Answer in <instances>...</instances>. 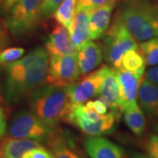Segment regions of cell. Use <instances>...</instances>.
Wrapping results in <instances>:
<instances>
[{
    "instance_id": "6da1fadb",
    "label": "cell",
    "mask_w": 158,
    "mask_h": 158,
    "mask_svg": "<svg viewBox=\"0 0 158 158\" xmlns=\"http://www.w3.org/2000/svg\"><path fill=\"white\" fill-rule=\"evenodd\" d=\"M48 66L49 55L41 47L35 48L17 61L3 65L6 102L19 103L46 85Z\"/></svg>"
},
{
    "instance_id": "7a4b0ae2",
    "label": "cell",
    "mask_w": 158,
    "mask_h": 158,
    "mask_svg": "<svg viewBox=\"0 0 158 158\" xmlns=\"http://www.w3.org/2000/svg\"><path fill=\"white\" fill-rule=\"evenodd\" d=\"M29 98L31 111L48 126L56 127L60 122L66 121L71 107L66 86L44 85Z\"/></svg>"
},
{
    "instance_id": "3957f363",
    "label": "cell",
    "mask_w": 158,
    "mask_h": 158,
    "mask_svg": "<svg viewBox=\"0 0 158 158\" xmlns=\"http://www.w3.org/2000/svg\"><path fill=\"white\" fill-rule=\"evenodd\" d=\"M138 41L158 37V4L149 0H129L116 13Z\"/></svg>"
},
{
    "instance_id": "277c9868",
    "label": "cell",
    "mask_w": 158,
    "mask_h": 158,
    "mask_svg": "<svg viewBox=\"0 0 158 158\" xmlns=\"http://www.w3.org/2000/svg\"><path fill=\"white\" fill-rule=\"evenodd\" d=\"M118 110L100 114L85 104L72 105L66 121L73 124L88 136H102L112 133L119 118Z\"/></svg>"
},
{
    "instance_id": "5b68a950",
    "label": "cell",
    "mask_w": 158,
    "mask_h": 158,
    "mask_svg": "<svg viewBox=\"0 0 158 158\" xmlns=\"http://www.w3.org/2000/svg\"><path fill=\"white\" fill-rule=\"evenodd\" d=\"M102 47L106 62L114 69L121 68L126 52L138 49L136 39L117 16L105 34Z\"/></svg>"
},
{
    "instance_id": "8992f818",
    "label": "cell",
    "mask_w": 158,
    "mask_h": 158,
    "mask_svg": "<svg viewBox=\"0 0 158 158\" xmlns=\"http://www.w3.org/2000/svg\"><path fill=\"white\" fill-rule=\"evenodd\" d=\"M44 0H19L6 15L5 26L14 37L30 34L41 19Z\"/></svg>"
},
{
    "instance_id": "52a82bcc",
    "label": "cell",
    "mask_w": 158,
    "mask_h": 158,
    "mask_svg": "<svg viewBox=\"0 0 158 158\" xmlns=\"http://www.w3.org/2000/svg\"><path fill=\"white\" fill-rule=\"evenodd\" d=\"M54 127L45 124L33 112L19 111L13 115L7 128L10 137L19 139H32L46 142L51 135Z\"/></svg>"
},
{
    "instance_id": "ba28073f",
    "label": "cell",
    "mask_w": 158,
    "mask_h": 158,
    "mask_svg": "<svg viewBox=\"0 0 158 158\" xmlns=\"http://www.w3.org/2000/svg\"><path fill=\"white\" fill-rule=\"evenodd\" d=\"M80 75L77 54L49 56L48 84L65 87L77 82Z\"/></svg>"
},
{
    "instance_id": "9c48e42d",
    "label": "cell",
    "mask_w": 158,
    "mask_h": 158,
    "mask_svg": "<svg viewBox=\"0 0 158 158\" xmlns=\"http://www.w3.org/2000/svg\"><path fill=\"white\" fill-rule=\"evenodd\" d=\"M108 66H102L93 72L87 74L84 78L66 86L72 105L85 104L98 96Z\"/></svg>"
},
{
    "instance_id": "30bf717a",
    "label": "cell",
    "mask_w": 158,
    "mask_h": 158,
    "mask_svg": "<svg viewBox=\"0 0 158 158\" xmlns=\"http://www.w3.org/2000/svg\"><path fill=\"white\" fill-rule=\"evenodd\" d=\"M119 86V111L137 102L143 74L135 73L124 68L115 69Z\"/></svg>"
},
{
    "instance_id": "8fae6325",
    "label": "cell",
    "mask_w": 158,
    "mask_h": 158,
    "mask_svg": "<svg viewBox=\"0 0 158 158\" xmlns=\"http://www.w3.org/2000/svg\"><path fill=\"white\" fill-rule=\"evenodd\" d=\"M83 145L90 158H127L125 148L102 136H88Z\"/></svg>"
},
{
    "instance_id": "7c38bea8",
    "label": "cell",
    "mask_w": 158,
    "mask_h": 158,
    "mask_svg": "<svg viewBox=\"0 0 158 158\" xmlns=\"http://www.w3.org/2000/svg\"><path fill=\"white\" fill-rule=\"evenodd\" d=\"M45 48L49 56L77 54V48L70 39L69 32L62 25H57L47 38Z\"/></svg>"
},
{
    "instance_id": "4fadbf2b",
    "label": "cell",
    "mask_w": 158,
    "mask_h": 158,
    "mask_svg": "<svg viewBox=\"0 0 158 158\" xmlns=\"http://www.w3.org/2000/svg\"><path fill=\"white\" fill-rule=\"evenodd\" d=\"M46 143L56 158H84L76 148L70 135L62 129L54 127Z\"/></svg>"
},
{
    "instance_id": "5bb4252c",
    "label": "cell",
    "mask_w": 158,
    "mask_h": 158,
    "mask_svg": "<svg viewBox=\"0 0 158 158\" xmlns=\"http://www.w3.org/2000/svg\"><path fill=\"white\" fill-rule=\"evenodd\" d=\"M104 58L103 47L90 40L77 51V59L81 75L85 76L97 69Z\"/></svg>"
},
{
    "instance_id": "9a60e30c",
    "label": "cell",
    "mask_w": 158,
    "mask_h": 158,
    "mask_svg": "<svg viewBox=\"0 0 158 158\" xmlns=\"http://www.w3.org/2000/svg\"><path fill=\"white\" fill-rule=\"evenodd\" d=\"M137 99L142 111L148 117L158 118V85L144 77L139 88Z\"/></svg>"
},
{
    "instance_id": "2e32d148",
    "label": "cell",
    "mask_w": 158,
    "mask_h": 158,
    "mask_svg": "<svg viewBox=\"0 0 158 158\" xmlns=\"http://www.w3.org/2000/svg\"><path fill=\"white\" fill-rule=\"evenodd\" d=\"M114 5L115 4L106 5L90 11L89 28L90 40H98L107 32Z\"/></svg>"
},
{
    "instance_id": "e0dca14e",
    "label": "cell",
    "mask_w": 158,
    "mask_h": 158,
    "mask_svg": "<svg viewBox=\"0 0 158 158\" xmlns=\"http://www.w3.org/2000/svg\"><path fill=\"white\" fill-rule=\"evenodd\" d=\"M89 13L90 11L77 6L73 23L69 30L70 39L76 47L77 50L90 40V28H89Z\"/></svg>"
},
{
    "instance_id": "ac0fdd59",
    "label": "cell",
    "mask_w": 158,
    "mask_h": 158,
    "mask_svg": "<svg viewBox=\"0 0 158 158\" xmlns=\"http://www.w3.org/2000/svg\"><path fill=\"white\" fill-rule=\"evenodd\" d=\"M40 145L41 142L35 140L8 136L0 141V155L5 158H22L27 151Z\"/></svg>"
},
{
    "instance_id": "d6986e66",
    "label": "cell",
    "mask_w": 158,
    "mask_h": 158,
    "mask_svg": "<svg viewBox=\"0 0 158 158\" xmlns=\"http://www.w3.org/2000/svg\"><path fill=\"white\" fill-rule=\"evenodd\" d=\"M99 96L107 102L111 110L119 111V86L115 69L108 66L101 86Z\"/></svg>"
},
{
    "instance_id": "ffe728a7",
    "label": "cell",
    "mask_w": 158,
    "mask_h": 158,
    "mask_svg": "<svg viewBox=\"0 0 158 158\" xmlns=\"http://www.w3.org/2000/svg\"><path fill=\"white\" fill-rule=\"evenodd\" d=\"M126 125L132 133L138 137H141L146 130V118L140 106L136 102L121 111Z\"/></svg>"
},
{
    "instance_id": "44dd1931",
    "label": "cell",
    "mask_w": 158,
    "mask_h": 158,
    "mask_svg": "<svg viewBox=\"0 0 158 158\" xmlns=\"http://www.w3.org/2000/svg\"><path fill=\"white\" fill-rule=\"evenodd\" d=\"M77 6V0H63L52 16L59 25L69 30L73 23Z\"/></svg>"
},
{
    "instance_id": "7402d4cb",
    "label": "cell",
    "mask_w": 158,
    "mask_h": 158,
    "mask_svg": "<svg viewBox=\"0 0 158 158\" xmlns=\"http://www.w3.org/2000/svg\"><path fill=\"white\" fill-rule=\"evenodd\" d=\"M146 61L141 51L139 49H131L125 53L122 58V68L131 72L144 74Z\"/></svg>"
},
{
    "instance_id": "603a6c76",
    "label": "cell",
    "mask_w": 158,
    "mask_h": 158,
    "mask_svg": "<svg viewBox=\"0 0 158 158\" xmlns=\"http://www.w3.org/2000/svg\"><path fill=\"white\" fill-rule=\"evenodd\" d=\"M146 64L149 66L158 64V37L141 42L140 45Z\"/></svg>"
},
{
    "instance_id": "cb8c5ba5",
    "label": "cell",
    "mask_w": 158,
    "mask_h": 158,
    "mask_svg": "<svg viewBox=\"0 0 158 158\" xmlns=\"http://www.w3.org/2000/svg\"><path fill=\"white\" fill-rule=\"evenodd\" d=\"M25 49L22 48H6L0 52V65L17 61L24 56Z\"/></svg>"
},
{
    "instance_id": "d4e9b609",
    "label": "cell",
    "mask_w": 158,
    "mask_h": 158,
    "mask_svg": "<svg viewBox=\"0 0 158 158\" xmlns=\"http://www.w3.org/2000/svg\"><path fill=\"white\" fill-rule=\"evenodd\" d=\"M22 158H56L50 148L40 145L32 148L23 155Z\"/></svg>"
},
{
    "instance_id": "484cf974",
    "label": "cell",
    "mask_w": 158,
    "mask_h": 158,
    "mask_svg": "<svg viewBox=\"0 0 158 158\" xmlns=\"http://www.w3.org/2000/svg\"><path fill=\"white\" fill-rule=\"evenodd\" d=\"M117 0H77V6L91 11L106 5L115 4Z\"/></svg>"
},
{
    "instance_id": "4316f807",
    "label": "cell",
    "mask_w": 158,
    "mask_h": 158,
    "mask_svg": "<svg viewBox=\"0 0 158 158\" xmlns=\"http://www.w3.org/2000/svg\"><path fill=\"white\" fill-rule=\"evenodd\" d=\"M62 1L63 0H44L41 8V19L52 16Z\"/></svg>"
},
{
    "instance_id": "83f0119b",
    "label": "cell",
    "mask_w": 158,
    "mask_h": 158,
    "mask_svg": "<svg viewBox=\"0 0 158 158\" xmlns=\"http://www.w3.org/2000/svg\"><path fill=\"white\" fill-rule=\"evenodd\" d=\"M86 106L88 107L92 108L94 109L96 112H98L100 114H106L108 113V110H109V105L107 104V102L106 101L104 98H98L95 100H89L85 104Z\"/></svg>"
},
{
    "instance_id": "f1b7e54d",
    "label": "cell",
    "mask_w": 158,
    "mask_h": 158,
    "mask_svg": "<svg viewBox=\"0 0 158 158\" xmlns=\"http://www.w3.org/2000/svg\"><path fill=\"white\" fill-rule=\"evenodd\" d=\"M148 155L153 158H158V135H152L148 137L145 143Z\"/></svg>"
},
{
    "instance_id": "f546056e",
    "label": "cell",
    "mask_w": 158,
    "mask_h": 158,
    "mask_svg": "<svg viewBox=\"0 0 158 158\" xmlns=\"http://www.w3.org/2000/svg\"><path fill=\"white\" fill-rule=\"evenodd\" d=\"M18 1L19 0H3L0 8V16L6 18V15L12 9V7L17 4Z\"/></svg>"
},
{
    "instance_id": "4dcf8cb0",
    "label": "cell",
    "mask_w": 158,
    "mask_h": 158,
    "mask_svg": "<svg viewBox=\"0 0 158 158\" xmlns=\"http://www.w3.org/2000/svg\"><path fill=\"white\" fill-rule=\"evenodd\" d=\"M144 77L148 80L152 81L153 83L158 85V64L156 66H154L149 69H148L147 71L145 72Z\"/></svg>"
},
{
    "instance_id": "1f68e13d",
    "label": "cell",
    "mask_w": 158,
    "mask_h": 158,
    "mask_svg": "<svg viewBox=\"0 0 158 158\" xmlns=\"http://www.w3.org/2000/svg\"><path fill=\"white\" fill-rule=\"evenodd\" d=\"M7 130V123H6V113L4 110L0 107V141L3 139Z\"/></svg>"
},
{
    "instance_id": "d6a6232c",
    "label": "cell",
    "mask_w": 158,
    "mask_h": 158,
    "mask_svg": "<svg viewBox=\"0 0 158 158\" xmlns=\"http://www.w3.org/2000/svg\"><path fill=\"white\" fill-rule=\"evenodd\" d=\"M8 43H9V39L6 30H4L0 27V52L6 48V46L8 45Z\"/></svg>"
},
{
    "instance_id": "836d02e7",
    "label": "cell",
    "mask_w": 158,
    "mask_h": 158,
    "mask_svg": "<svg viewBox=\"0 0 158 158\" xmlns=\"http://www.w3.org/2000/svg\"><path fill=\"white\" fill-rule=\"evenodd\" d=\"M131 158H153L148 155H143V154H140V153H135L132 156Z\"/></svg>"
},
{
    "instance_id": "e575fe53",
    "label": "cell",
    "mask_w": 158,
    "mask_h": 158,
    "mask_svg": "<svg viewBox=\"0 0 158 158\" xmlns=\"http://www.w3.org/2000/svg\"><path fill=\"white\" fill-rule=\"evenodd\" d=\"M2 2H3V0H0V8H1V6H2Z\"/></svg>"
},
{
    "instance_id": "d590c367",
    "label": "cell",
    "mask_w": 158,
    "mask_h": 158,
    "mask_svg": "<svg viewBox=\"0 0 158 158\" xmlns=\"http://www.w3.org/2000/svg\"><path fill=\"white\" fill-rule=\"evenodd\" d=\"M156 131H157V133H158V125H157V127H156Z\"/></svg>"
},
{
    "instance_id": "8d00e7d4",
    "label": "cell",
    "mask_w": 158,
    "mask_h": 158,
    "mask_svg": "<svg viewBox=\"0 0 158 158\" xmlns=\"http://www.w3.org/2000/svg\"><path fill=\"white\" fill-rule=\"evenodd\" d=\"M0 158H5V157H4V156H2L0 155Z\"/></svg>"
},
{
    "instance_id": "74e56055",
    "label": "cell",
    "mask_w": 158,
    "mask_h": 158,
    "mask_svg": "<svg viewBox=\"0 0 158 158\" xmlns=\"http://www.w3.org/2000/svg\"><path fill=\"white\" fill-rule=\"evenodd\" d=\"M1 99H2V98H1V95H0V102H1Z\"/></svg>"
},
{
    "instance_id": "f35d334b",
    "label": "cell",
    "mask_w": 158,
    "mask_h": 158,
    "mask_svg": "<svg viewBox=\"0 0 158 158\" xmlns=\"http://www.w3.org/2000/svg\"><path fill=\"white\" fill-rule=\"evenodd\" d=\"M127 1H129V0H127Z\"/></svg>"
}]
</instances>
